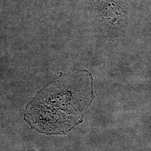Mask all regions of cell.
Segmentation results:
<instances>
[{
    "label": "cell",
    "mask_w": 151,
    "mask_h": 151,
    "mask_svg": "<svg viewBox=\"0 0 151 151\" xmlns=\"http://www.w3.org/2000/svg\"><path fill=\"white\" fill-rule=\"evenodd\" d=\"M103 14L109 22H116L122 17L123 9L121 6L115 1H108L103 5Z\"/></svg>",
    "instance_id": "6da1fadb"
},
{
    "label": "cell",
    "mask_w": 151,
    "mask_h": 151,
    "mask_svg": "<svg viewBox=\"0 0 151 151\" xmlns=\"http://www.w3.org/2000/svg\"><path fill=\"white\" fill-rule=\"evenodd\" d=\"M36 151V150H28V151Z\"/></svg>",
    "instance_id": "7a4b0ae2"
}]
</instances>
